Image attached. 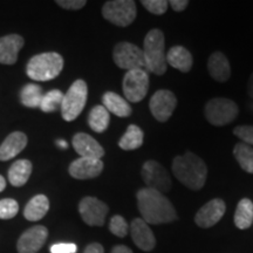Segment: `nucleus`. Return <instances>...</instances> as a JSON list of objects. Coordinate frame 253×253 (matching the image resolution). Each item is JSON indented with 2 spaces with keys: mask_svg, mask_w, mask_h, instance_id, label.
Returning a JSON list of instances; mask_svg holds the SVG:
<instances>
[{
  "mask_svg": "<svg viewBox=\"0 0 253 253\" xmlns=\"http://www.w3.org/2000/svg\"><path fill=\"white\" fill-rule=\"evenodd\" d=\"M137 208L142 219L147 224H167L177 219V212L171 202L164 194L154 189L143 188L138 190Z\"/></svg>",
  "mask_w": 253,
  "mask_h": 253,
  "instance_id": "nucleus-1",
  "label": "nucleus"
},
{
  "mask_svg": "<svg viewBox=\"0 0 253 253\" xmlns=\"http://www.w3.org/2000/svg\"><path fill=\"white\" fill-rule=\"evenodd\" d=\"M172 172L183 185L194 191L201 190L207 183V164L201 157L190 151L173 158Z\"/></svg>",
  "mask_w": 253,
  "mask_h": 253,
  "instance_id": "nucleus-2",
  "label": "nucleus"
},
{
  "mask_svg": "<svg viewBox=\"0 0 253 253\" xmlns=\"http://www.w3.org/2000/svg\"><path fill=\"white\" fill-rule=\"evenodd\" d=\"M143 55L147 72L156 75L166 74L168 63L166 53V39L163 32L153 28L147 33L143 43Z\"/></svg>",
  "mask_w": 253,
  "mask_h": 253,
  "instance_id": "nucleus-3",
  "label": "nucleus"
},
{
  "mask_svg": "<svg viewBox=\"0 0 253 253\" xmlns=\"http://www.w3.org/2000/svg\"><path fill=\"white\" fill-rule=\"evenodd\" d=\"M63 68V58L56 52L34 55L27 63L26 74L36 81H50L58 78Z\"/></svg>",
  "mask_w": 253,
  "mask_h": 253,
  "instance_id": "nucleus-4",
  "label": "nucleus"
},
{
  "mask_svg": "<svg viewBox=\"0 0 253 253\" xmlns=\"http://www.w3.org/2000/svg\"><path fill=\"white\" fill-rule=\"evenodd\" d=\"M204 114L207 121L216 126H223L233 122L239 114L235 101L226 97H214L205 104Z\"/></svg>",
  "mask_w": 253,
  "mask_h": 253,
  "instance_id": "nucleus-5",
  "label": "nucleus"
},
{
  "mask_svg": "<svg viewBox=\"0 0 253 253\" xmlns=\"http://www.w3.org/2000/svg\"><path fill=\"white\" fill-rule=\"evenodd\" d=\"M88 87L87 84L79 79L69 87L67 93L63 95L61 114L65 121L72 122L82 113L87 103Z\"/></svg>",
  "mask_w": 253,
  "mask_h": 253,
  "instance_id": "nucleus-6",
  "label": "nucleus"
},
{
  "mask_svg": "<svg viewBox=\"0 0 253 253\" xmlns=\"http://www.w3.org/2000/svg\"><path fill=\"white\" fill-rule=\"evenodd\" d=\"M136 2L132 0H109L102 7L106 20L120 27H128L136 19Z\"/></svg>",
  "mask_w": 253,
  "mask_h": 253,
  "instance_id": "nucleus-7",
  "label": "nucleus"
},
{
  "mask_svg": "<svg viewBox=\"0 0 253 253\" xmlns=\"http://www.w3.org/2000/svg\"><path fill=\"white\" fill-rule=\"evenodd\" d=\"M113 60L118 67L126 72L134 71V69L147 71L143 50L128 41H122L115 45L113 50Z\"/></svg>",
  "mask_w": 253,
  "mask_h": 253,
  "instance_id": "nucleus-8",
  "label": "nucleus"
},
{
  "mask_svg": "<svg viewBox=\"0 0 253 253\" xmlns=\"http://www.w3.org/2000/svg\"><path fill=\"white\" fill-rule=\"evenodd\" d=\"M149 84V73L144 69H134L126 72L122 82L125 99L128 102H140L147 96Z\"/></svg>",
  "mask_w": 253,
  "mask_h": 253,
  "instance_id": "nucleus-9",
  "label": "nucleus"
},
{
  "mask_svg": "<svg viewBox=\"0 0 253 253\" xmlns=\"http://www.w3.org/2000/svg\"><path fill=\"white\" fill-rule=\"evenodd\" d=\"M141 175L147 188L154 189L156 191L162 192V194L171 189L172 182L169 172L167 171V169L162 164L156 162V161H147L142 167Z\"/></svg>",
  "mask_w": 253,
  "mask_h": 253,
  "instance_id": "nucleus-10",
  "label": "nucleus"
},
{
  "mask_svg": "<svg viewBox=\"0 0 253 253\" xmlns=\"http://www.w3.org/2000/svg\"><path fill=\"white\" fill-rule=\"evenodd\" d=\"M177 107V97L171 90L160 89L149 101V109L158 122H167Z\"/></svg>",
  "mask_w": 253,
  "mask_h": 253,
  "instance_id": "nucleus-11",
  "label": "nucleus"
},
{
  "mask_svg": "<svg viewBox=\"0 0 253 253\" xmlns=\"http://www.w3.org/2000/svg\"><path fill=\"white\" fill-rule=\"evenodd\" d=\"M109 209L106 203L95 197H84L79 204V212L82 220L89 226H102Z\"/></svg>",
  "mask_w": 253,
  "mask_h": 253,
  "instance_id": "nucleus-12",
  "label": "nucleus"
},
{
  "mask_svg": "<svg viewBox=\"0 0 253 253\" xmlns=\"http://www.w3.org/2000/svg\"><path fill=\"white\" fill-rule=\"evenodd\" d=\"M226 211L225 202L220 198L211 199L207 204H204L197 211L195 216V223L199 227L209 229V227L216 225Z\"/></svg>",
  "mask_w": 253,
  "mask_h": 253,
  "instance_id": "nucleus-13",
  "label": "nucleus"
},
{
  "mask_svg": "<svg viewBox=\"0 0 253 253\" xmlns=\"http://www.w3.org/2000/svg\"><path fill=\"white\" fill-rule=\"evenodd\" d=\"M48 230L42 225H36L25 231L18 239V253H38V251L45 245Z\"/></svg>",
  "mask_w": 253,
  "mask_h": 253,
  "instance_id": "nucleus-14",
  "label": "nucleus"
},
{
  "mask_svg": "<svg viewBox=\"0 0 253 253\" xmlns=\"http://www.w3.org/2000/svg\"><path fill=\"white\" fill-rule=\"evenodd\" d=\"M104 164L101 160L80 157L73 161L68 172L75 179H91L99 177L103 171Z\"/></svg>",
  "mask_w": 253,
  "mask_h": 253,
  "instance_id": "nucleus-15",
  "label": "nucleus"
},
{
  "mask_svg": "<svg viewBox=\"0 0 253 253\" xmlns=\"http://www.w3.org/2000/svg\"><path fill=\"white\" fill-rule=\"evenodd\" d=\"M129 231H130L132 242L142 251L149 252L155 249L156 238H155L153 230L149 227V224L145 223L142 218L132 219L131 224L129 225Z\"/></svg>",
  "mask_w": 253,
  "mask_h": 253,
  "instance_id": "nucleus-16",
  "label": "nucleus"
},
{
  "mask_svg": "<svg viewBox=\"0 0 253 253\" xmlns=\"http://www.w3.org/2000/svg\"><path fill=\"white\" fill-rule=\"evenodd\" d=\"M72 144L74 150L81 157L101 160L104 156V149L102 148V145L95 140L94 137H91L88 134H84V132H78V134H75L72 140Z\"/></svg>",
  "mask_w": 253,
  "mask_h": 253,
  "instance_id": "nucleus-17",
  "label": "nucleus"
},
{
  "mask_svg": "<svg viewBox=\"0 0 253 253\" xmlns=\"http://www.w3.org/2000/svg\"><path fill=\"white\" fill-rule=\"evenodd\" d=\"M24 43V38L19 34H8L0 38V63L14 65Z\"/></svg>",
  "mask_w": 253,
  "mask_h": 253,
  "instance_id": "nucleus-18",
  "label": "nucleus"
},
{
  "mask_svg": "<svg viewBox=\"0 0 253 253\" xmlns=\"http://www.w3.org/2000/svg\"><path fill=\"white\" fill-rule=\"evenodd\" d=\"M208 71L214 81L226 82L231 77V66L224 53L213 52L209 56Z\"/></svg>",
  "mask_w": 253,
  "mask_h": 253,
  "instance_id": "nucleus-19",
  "label": "nucleus"
},
{
  "mask_svg": "<svg viewBox=\"0 0 253 253\" xmlns=\"http://www.w3.org/2000/svg\"><path fill=\"white\" fill-rule=\"evenodd\" d=\"M27 136L21 131L9 134L0 145V161H9L17 156L27 145Z\"/></svg>",
  "mask_w": 253,
  "mask_h": 253,
  "instance_id": "nucleus-20",
  "label": "nucleus"
},
{
  "mask_svg": "<svg viewBox=\"0 0 253 253\" xmlns=\"http://www.w3.org/2000/svg\"><path fill=\"white\" fill-rule=\"evenodd\" d=\"M103 107L108 110L109 113H113L118 118H128L131 115L132 109L130 103L126 101L125 97L120 96L119 94L114 91H107L102 96Z\"/></svg>",
  "mask_w": 253,
  "mask_h": 253,
  "instance_id": "nucleus-21",
  "label": "nucleus"
},
{
  "mask_svg": "<svg viewBox=\"0 0 253 253\" xmlns=\"http://www.w3.org/2000/svg\"><path fill=\"white\" fill-rule=\"evenodd\" d=\"M167 63L183 73H188L192 68L194 59L185 47L173 46L167 52Z\"/></svg>",
  "mask_w": 253,
  "mask_h": 253,
  "instance_id": "nucleus-22",
  "label": "nucleus"
},
{
  "mask_svg": "<svg viewBox=\"0 0 253 253\" xmlns=\"http://www.w3.org/2000/svg\"><path fill=\"white\" fill-rule=\"evenodd\" d=\"M49 210V201L45 195H37L26 204L24 216L30 221H38L42 219Z\"/></svg>",
  "mask_w": 253,
  "mask_h": 253,
  "instance_id": "nucleus-23",
  "label": "nucleus"
},
{
  "mask_svg": "<svg viewBox=\"0 0 253 253\" xmlns=\"http://www.w3.org/2000/svg\"><path fill=\"white\" fill-rule=\"evenodd\" d=\"M32 163L28 160H19L8 170V181L13 186H23L30 179Z\"/></svg>",
  "mask_w": 253,
  "mask_h": 253,
  "instance_id": "nucleus-24",
  "label": "nucleus"
},
{
  "mask_svg": "<svg viewBox=\"0 0 253 253\" xmlns=\"http://www.w3.org/2000/svg\"><path fill=\"white\" fill-rule=\"evenodd\" d=\"M144 142V134L143 130L136 125H130L125 132V135L120 138L119 147L122 150H136L143 145Z\"/></svg>",
  "mask_w": 253,
  "mask_h": 253,
  "instance_id": "nucleus-25",
  "label": "nucleus"
},
{
  "mask_svg": "<svg viewBox=\"0 0 253 253\" xmlns=\"http://www.w3.org/2000/svg\"><path fill=\"white\" fill-rule=\"evenodd\" d=\"M253 223V202L249 198H243L237 205L235 212V225L239 230H246Z\"/></svg>",
  "mask_w": 253,
  "mask_h": 253,
  "instance_id": "nucleus-26",
  "label": "nucleus"
},
{
  "mask_svg": "<svg viewBox=\"0 0 253 253\" xmlns=\"http://www.w3.org/2000/svg\"><path fill=\"white\" fill-rule=\"evenodd\" d=\"M109 122V112L103 106H95L94 108H91L89 115H88V125L91 130L101 134L108 129Z\"/></svg>",
  "mask_w": 253,
  "mask_h": 253,
  "instance_id": "nucleus-27",
  "label": "nucleus"
},
{
  "mask_svg": "<svg viewBox=\"0 0 253 253\" xmlns=\"http://www.w3.org/2000/svg\"><path fill=\"white\" fill-rule=\"evenodd\" d=\"M43 97L42 88L36 84H28L20 91V101L28 108H39Z\"/></svg>",
  "mask_w": 253,
  "mask_h": 253,
  "instance_id": "nucleus-28",
  "label": "nucleus"
},
{
  "mask_svg": "<svg viewBox=\"0 0 253 253\" xmlns=\"http://www.w3.org/2000/svg\"><path fill=\"white\" fill-rule=\"evenodd\" d=\"M233 156L240 168L248 173H253V148L239 142L233 148Z\"/></svg>",
  "mask_w": 253,
  "mask_h": 253,
  "instance_id": "nucleus-29",
  "label": "nucleus"
},
{
  "mask_svg": "<svg viewBox=\"0 0 253 253\" xmlns=\"http://www.w3.org/2000/svg\"><path fill=\"white\" fill-rule=\"evenodd\" d=\"M63 95L65 94L59 89H53L48 93L43 94L39 108L43 113H53L56 112L58 109H61Z\"/></svg>",
  "mask_w": 253,
  "mask_h": 253,
  "instance_id": "nucleus-30",
  "label": "nucleus"
},
{
  "mask_svg": "<svg viewBox=\"0 0 253 253\" xmlns=\"http://www.w3.org/2000/svg\"><path fill=\"white\" fill-rule=\"evenodd\" d=\"M19 212V204L12 198H5L0 201V219H11Z\"/></svg>",
  "mask_w": 253,
  "mask_h": 253,
  "instance_id": "nucleus-31",
  "label": "nucleus"
},
{
  "mask_svg": "<svg viewBox=\"0 0 253 253\" xmlns=\"http://www.w3.org/2000/svg\"><path fill=\"white\" fill-rule=\"evenodd\" d=\"M109 230L114 236L120 237V238H123V237H126V235H128L129 224L126 223V220L122 216L116 214V216H114L112 219H110Z\"/></svg>",
  "mask_w": 253,
  "mask_h": 253,
  "instance_id": "nucleus-32",
  "label": "nucleus"
},
{
  "mask_svg": "<svg viewBox=\"0 0 253 253\" xmlns=\"http://www.w3.org/2000/svg\"><path fill=\"white\" fill-rule=\"evenodd\" d=\"M141 4L147 11L156 15L164 14L169 7V1L167 0H142Z\"/></svg>",
  "mask_w": 253,
  "mask_h": 253,
  "instance_id": "nucleus-33",
  "label": "nucleus"
},
{
  "mask_svg": "<svg viewBox=\"0 0 253 253\" xmlns=\"http://www.w3.org/2000/svg\"><path fill=\"white\" fill-rule=\"evenodd\" d=\"M233 134L243 141V143L253 145V126H238L233 129Z\"/></svg>",
  "mask_w": 253,
  "mask_h": 253,
  "instance_id": "nucleus-34",
  "label": "nucleus"
},
{
  "mask_svg": "<svg viewBox=\"0 0 253 253\" xmlns=\"http://www.w3.org/2000/svg\"><path fill=\"white\" fill-rule=\"evenodd\" d=\"M60 7L69 9V11H78L82 7H84L87 4L86 0H58L56 1Z\"/></svg>",
  "mask_w": 253,
  "mask_h": 253,
  "instance_id": "nucleus-35",
  "label": "nucleus"
},
{
  "mask_svg": "<svg viewBox=\"0 0 253 253\" xmlns=\"http://www.w3.org/2000/svg\"><path fill=\"white\" fill-rule=\"evenodd\" d=\"M78 246L73 243H59L50 246V253H77Z\"/></svg>",
  "mask_w": 253,
  "mask_h": 253,
  "instance_id": "nucleus-36",
  "label": "nucleus"
},
{
  "mask_svg": "<svg viewBox=\"0 0 253 253\" xmlns=\"http://www.w3.org/2000/svg\"><path fill=\"white\" fill-rule=\"evenodd\" d=\"M189 1L188 0H170L169 6H171V8L175 12H182L188 7Z\"/></svg>",
  "mask_w": 253,
  "mask_h": 253,
  "instance_id": "nucleus-37",
  "label": "nucleus"
},
{
  "mask_svg": "<svg viewBox=\"0 0 253 253\" xmlns=\"http://www.w3.org/2000/svg\"><path fill=\"white\" fill-rule=\"evenodd\" d=\"M84 253H104V249L99 243H91L84 249Z\"/></svg>",
  "mask_w": 253,
  "mask_h": 253,
  "instance_id": "nucleus-38",
  "label": "nucleus"
},
{
  "mask_svg": "<svg viewBox=\"0 0 253 253\" xmlns=\"http://www.w3.org/2000/svg\"><path fill=\"white\" fill-rule=\"evenodd\" d=\"M112 253H132V251L128 246L125 245H116L112 250Z\"/></svg>",
  "mask_w": 253,
  "mask_h": 253,
  "instance_id": "nucleus-39",
  "label": "nucleus"
},
{
  "mask_svg": "<svg viewBox=\"0 0 253 253\" xmlns=\"http://www.w3.org/2000/svg\"><path fill=\"white\" fill-rule=\"evenodd\" d=\"M248 94L251 99H253V73L251 74V77H250L248 82Z\"/></svg>",
  "mask_w": 253,
  "mask_h": 253,
  "instance_id": "nucleus-40",
  "label": "nucleus"
},
{
  "mask_svg": "<svg viewBox=\"0 0 253 253\" xmlns=\"http://www.w3.org/2000/svg\"><path fill=\"white\" fill-rule=\"evenodd\" d=\"M5 188H6V181L4 177L0 175V192L4 191Z\"/></svg>",
  "mask_w": 253,
  "mask_h": 253,
  "instance_id": "nucleus-41",
  "label": "nucleus"
},
{
  "mask_svg": "<svg viewBox=\"0 0 253 253\" xmlns=\"http://www.w3.org/2000/svg\"><path fill=\"white\" fill-rule=\"evenodd\" d=\"M56 144H58L60 148H62V149H66V148L68 147V145H67V142H65V141H61V140L56 141Z\"/></svg>",
  "mask_w": 253,
  "mask_h": 253,
  "instance_id": "nucleus-42",
  "label": "nucleus"
}]
</instances>
